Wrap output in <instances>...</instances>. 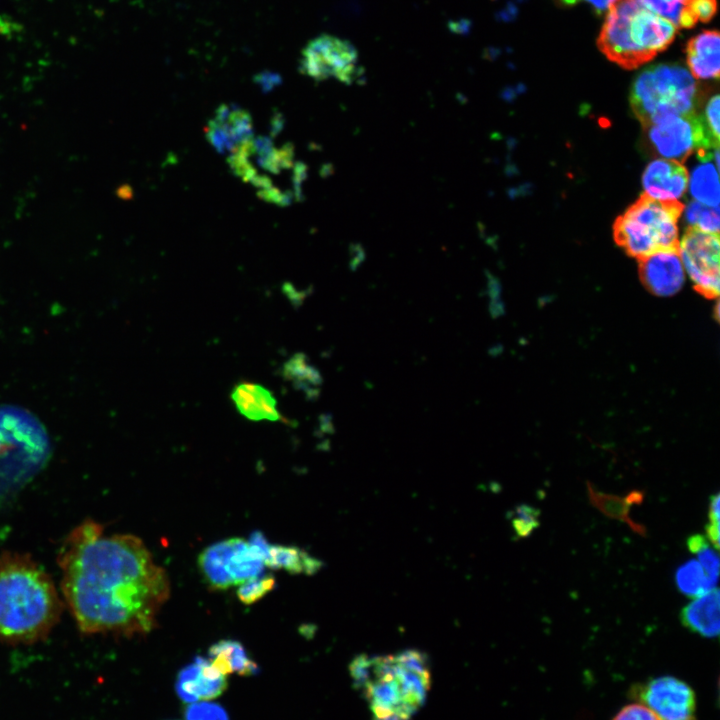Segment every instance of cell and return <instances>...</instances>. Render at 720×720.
<instances>
[{"instance_id":"13","label":"cell","mask_w":720,"mask_h":720,"mask_svg":"<svg viewBox=\"0 0 720 720\" xmlns=\"http://www.w3.org/2000/svg\"><path fill=\"white\" fill-rule=\"evenodd\" d=\"M226 688V675L203 657H196L177 675V695L188 704L212 700L220 696Z\"/></svg>"},{"instance_id":"34","label":"cell","mask_w":720,"mask_h":720,"mask_svg":"<svg viewBox=\"0 0 720 720\" xmlns=\"http://www.w3.org/2000/svg\"><path fill=\"white\" fill-rule=\"evenodd\" d=\"M563 1L568 4H572V3L577 2L578 0H563ZM586 1L591 3L593 5V7L595 9H597L598 11H602V10L608 8L615 0H586Z\"/></svg>"},{"instance_id":"28","label":"cell","mask_w":720,"mask_h":720,"mask_svg":"<svg viewBox=\"0 0 720 720\" xmlns=\"http://www.w3.org/2000/svg\"><path fill=\"white\" fill-rule=\"evenodd\" d=\"M510 515L512 528L519 538L529 536L540 524V510L527 504L516 506Z\"/></svg>"},{"instance_id":"10","label":"cell","mask_w":720,"mask_h":720,"mask_svg":"<svg viewBox=\"0 0 720 720\" xmlns=\"http://www.w3.org/2000/svg\"><path fill=\"white\" fill-rule=\"evenodd\" d=\"M686 277L696 291L715 298L719 295L720 244L719 233H708L688 227L678 244Z\"/></svg>"},{"instance_id":"8","label":"cell","mask_w":720,"mask_h":720,"mask_svg":"<svg viewBox=\"0 0 720 720\" xmlns=\"http://www.w3.org/2000/svg\"><path fill=\"white\" fill-rule=\"evenodd\" d=\"M300 69L315 80L335 78L350 85L364 79L354 46L349 41L326 34L305 46Z\"/></svg>"},{"instance_id":"25","label":"cell","mask_w":720,"mask_h":720,"mask_svg":"<svg viewBox=\"0 0 720 720\" xmlns=\"http://www.w3.org/2000/svg\"><path fill=\"white\" fill-rule=\"evenodd\" d=\"M688 549L697 554V561L703 568L710 585L715 588L719 576V557L717 551L710 548L708 540L701 534L691 535L687 539Z\"/></svg>"},{"instance_id":"11","label":"cell","mask_w":720,"mask_h":720,"mask_svg":"<svg viewBox=\"0 0 720 720\" xmlns=\"http://www.w3.org/2000/svg\"><path fill=\"white\" fill-rule=\"evenodd\" d=\"M630 696L653 711L660 720H696V696L684 681L661 676L630 689Z\"/></svg>"},{"instance_id":"30","label":"cell","mask_w":720,"mask_h":720,"mask_svg":"<svg viewBox=\"0 0 720 720\" xmlns=\"http://www.w3.org/2000/svg\"><path fill=\"white\" fill-rule=\"evenodd\" d=\"M709 522L706 525L705 532L707 539L712 543L716 551L719 549V493H716L710 497L709 510H708Z\"/></svg>"},{"instance_id":"19","label":"cell","mask_w":720,"mask_h":720,"mask_svg":"<svg viewBox=\"0 0 720 720\" xmlns=\"http://www.w3.org/2000/svg\"><path fill=\"white\" fill-rule=\"evenodd\" d=\"M720 38L717 31H705L687 44V62L691 75L697 79H718Z\"/></svg>"},{"instance_id":"3","label":"cell","mask_w":720,"mask_h":720,"mask_svg":"<svg viewBox=\"0 0 720 720\" xmlns=\"http://www.w3.org/2000/svg\"><path fill=\"white\" fill-rule=\"evenodd\" d=\"M350 672L374 720H410L430 688L428 658L414 649L387 656H357Z\"/></svg>"},{"instance_id":"16","label":"cell","mask_w":720,"mask_h":720,"mask_svg":"<svg viewBox=\"0 0 720 720\" xmlns=\"http://www.w3.org/2000/svg\"><path fill=\"white\" fill-rule=\"evenodd\" d=\"M231 399L238 412L249 420L284 421L273 393L260 384L238 383L231 391Z\"/></svg>"},{"instance_id":"29","label":"cell","mask_w":720,"mask_h":720,"mask_svg":"<svg viewBox=\"0 0 720 720\" xmlns=\"http://www.w3.org/2000/svg\"><path fill=\"white\" fill-rule=\"evenodd\" d=\"M185 720H229L224 708L207 701L190 703L185 708Z\"/></svg>"},{"instance_id":"9","label":"cell","mask_w":720,"mask_h":720,"mask_svg":"<svg viewBox=\"0 0 720 720\" xmlns=\"http://www.w3.org/2000/svg\"><path fill=\"white\" fill-rule=\"evenodd\" d=\"M199 562L208 578L229 587L260 575L265 566L248 541L238 537L206 547Z\"/></svg>"},{"instance_id":"32","label":"cell","mask_w":720,"mask_h":720,"mask_svg":"<svg viewBox=\"0 0 720 720\" xmlns=\"http://www.w3.org/2000/svg\"><path fill=\"white\" fill-rule=\"evenodd\" d=\"M612 720H660L643 704H629L623 707Z\"/></svg>"},{"instance_id":"20","label":"cell","mask_w":720,"mask_h":720,"mask_svg":"<svg viewBox=\"0 0 720 720\" xmlns=\"http://www.w3.org/2000/svg\"><path fill=\"white\" fill-rule=\"evenodd\" d=\"M587 492L591 505L602 514L611 519L626 523L632 531L640 536L645 537L647 535L646 527L633 521L629 515L630 508L633 505H639L643 502L645 496L644 491L633 490L626 496L620 497L598 491L591 483L587 482Z\"/></svg>"},{"instance_id":"27","label":"cell","mask_w":720,"mask_h":720,"mask_svg":"<svg viewBox=\"0 0 720 720\" xmlns=\"http://www.w3.org/2000/svg\"><path fill=\"white\" fill-rule=\"evenodd\" d=\"M275 584V578L271 574H260L241 583L237 590V596L242 603L250 605L271 592Z\"/></svg>"},{"instance_id":"14","label":"cell","mask_w":720,"mask_h":720,"mask_svg":"<svg viewBox=\"0 0 720 720\" xmlns=\"http://www.w3.org/2000/svg\"><path fill=\"white\" fill-rule=\"evenodd\" d=\"M207 137L219 152L231 153L253 137L252 119L236 105H222L208 123Z\"/></svg>"},{"instance_id":"33","label":"cell","mask_w":720,"mask_h":720,"mask_svg":"<svg viewBox=\"0 0 720 720\" xmlns=\"http://www.w3.org/2000/svg\"><path fill=\"white\" fill-rule=\"evenodd\" d=\"M719 105V96L714 95L706 104L702 115L707 129L716 140H719Z\"/></svg>"},{"instance_id":"23","label":"cell","mask_w":720,"mask_h":720,"mask_svg":"<svg viewBox=\"0 0 720 720\" xmlns=\"http://www.w3.org/2000/svg\"><path fill=\"white\" fill-rule=\"evenodd\" d=\"M675 581L680 592L688 597H699L713 589L703 568L695 559L685 562L677 569Z\"/></svg>"},{"instance_id":"1","label":"cell","mask_w":720,"mask_h":720,"mask_svg":"<svg viewBox=\"0 0 720 720\" xmlns=\"http://www.w3.org/2000/svg\"><path fill=\"white\" fill-rule=\"evenodd\" d=\"M57 564L63 603L87 635L148 633L169 596L168 576L142 540L105 535L93 520L66 536Z\"/></svg>"},{"instance_id":"5","label":"cell","mask_w":720,"mask_h":720,"mask_svg":"<svg viewBox=\"0 0 720 720\" xmlns=\"http://www.w3.org/2000/svg\"><path fill=\"white\" fill-rule=\"evenodd\" d=\"M680 201H660L642 194L613 225L615 242L634 258L661 250L678 249Z\"/></svg>"},{"instance_id":"7","label":"cell","mask_w":720,"mask_h":720,"mask_svg":"<svg viewBox=\"0 0 720 720\" xmlns=\"http://www.w3.org/2000/svg\"><path fill=\"white\" fill-rule=\"evenodd\" d=\"M648 139L655 151L666 159L684 161L694 152L718 149L716 140L707 129L702 116L664 117L646 127Z\"/></svg>"},{"instance_id":"31","label":"cell","mask_w":720,"mask_h":720,"mask_svg":"<svg viewBox=\"0 0 720 720\" xmlns=\"http://www.w3.org/2000/svg\"><path fill=\"white\" fill-rule=\"evenodd\" d=\"M686 11L694 24L709 21L716 12V0H688Z\"/></svg>"},{"instance_id":"21","label":"cell","mask_w":720,"mask_h":720,"mask_svg":"<svg viewBox=\"0 0 720 720\" xmlns=\"http://www.w3.org/2000/svg\"><path fill=\"white\" fill-rule=\"evenodd\" d=\"M208 655L211 664L224 675L237 673L250 676L258 672L257 664L239 641L220 640L210 647Z\"/></svg>"},{"instance_id":"26","label":"cell","mask_w":720,"mask_h":720,"mask_svg":"<svg viewBox=\"0 0 720 720\" xmlns=\"http://www.w3.org/2000/svg\"><path fill=\"white\" fill-rule=\"evenodd\" d=\"M719 207L691 201L686 207V219L691 227L708 233H719Z\"/></svg>"},{"instance_id":"6","label":"cell","mask_w":720,"mask_h":720,"mask_svg":"<svg viewBox=\"0 0 720 720\" xmlns=\"http://www.w3.org/2000/svg\"><path fill=\"white\" fill-rule=\"evenodd\" d=\"M697 86L678 65L653 66L637 76L630 95L632 110L643 127L664 117L695 112Z\"/></svg>"},{"instance_id":"12","label":"cell","mask_w":720,"mask_h":720,"mask_svg":"<svg viewBox=\"0 0 720 720\" xmlns=\"http://www.w3.org/2000/svg\"><path fill=\"white\" fill-rule=\"evenodd\" d=\"M639 275L644 286L659 297L674 296L686 281L678 249L657 251L639 259Z\"/></svg>"},{"instance_id":"22","label":"cell","mask_w":720,"mask_h":720,"mask_svg":"<svg viewBox=\"0 0 720 720\" xmlns=\"http://www.w3.org/2000/svg\"><path fill=\"white\" fill-rule=\"evenodd\" d=\"M264 565L291 574L313 575L320 570L322 562L296 546L269 543Z\"/></svg>"},{"instance_id":"4","label":"cell","mask_w":720,"mask_h":720,"mask_svg":"<svg viewBox=\"0 0 720 720\" xmlns=\"http://www.w3.org/2000/svg\"><path fill=\"white\" fill-rule=\"evenodd\" d=\"M677 27L638 0H615L601 29L598 46L612 62L635 69L673 41Z\"/></svg>"},{"instance_id":"24","label":"cell","mask_w":720,"mask_h":720,"mask_svg":"<svg viewBox=\"0 0 720 720\" xmlns=\"http://www.w3.org/2000/svg\"><path fill=\"white\" fill-rule=\"evenodd\" d=\"M284 375L291 380L299 389L313 395L318 393V386L321 383L319 372L314 369L306 360L303 354H296L284 365Z\"/></svg>"},{"instance_id":"2","label":"cell","mask_w":720,"mask_h":720,"mask_svg":"<svg viewBox=\"0 0 720 720\" xmlns=\"http://www.w3.org/2000/svg\"><path fill=\"white\" fill-rule=\"evenodd\" d=\"M64 603L50 575L30 555L0 553V641L32 644L57 625Z\"/></svg>"},{"instance_id":"15","label":"cell","mask_w":720,"mask_h":720,"mask_svg":"<svg viewBox=\"0 0 720 720\" xmlns=\"http://www.w3.org/2000/svg\"><path fill=\"white\" fill-rule=\"evenodd\" d=\"M688 171L682 162L660 158L650 162L642 176L647 196L660 201H678L688 187Z\"/></svg>"},{"instance_id":"17","label":"cell","mask_w":720,"mask_h":720,"mask_svg":"<svg viewBox=\"0 0 720 720\" xmlns=\"http://www.w3.org/2000/svg\"><path fill=\"white\" fill-rule=\"evenodd\" d=\"M719 602L720 592L715 587L682 608L681 623L703 637L716 638L720 627Z\"/></svg>"},{"instance_id":"18","label":"cell","mask_w":720,"mask_h":720,"mask_svg":"<svg viewBox=\"0 0 720 720\" xmlns=\"http://www.w3.org/2000/svg\"><path fill=\"white\" fill-rule=\"evenodd\" d=\"M700 163L692 170L688 179L689 191L695 201L711 207H718L719 188V149L697 152Z\"/></svg>"}]
</instances>
